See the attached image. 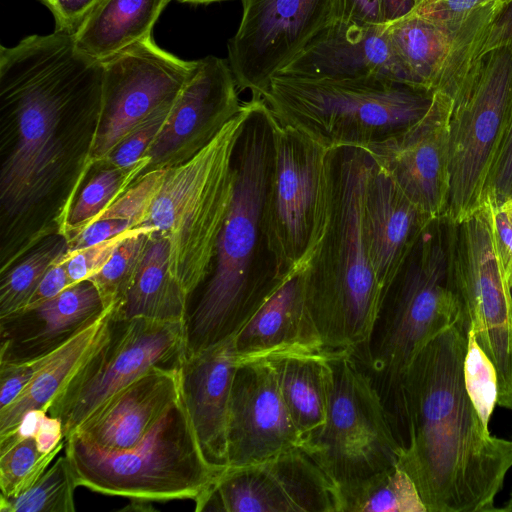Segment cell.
<instances>
[{
    "label": "cell",
    "instance_id": "6da1fadb",
    "mask_svg": "<svg viewBox=\"0 0 512 512\" xmlns=\"http://www.w3.org/2000/svg\"><path fill=\"white\" fill-rule=\"evenodd\" d=\"M103 63L54 30L0 47V274L62 235L93 169Z\"/></svg>",
    "mask_w": 512,
    "mask_h": 512
},
{
    "label": "cell",
    "instance_id": "7a4b0ae2",
    "mask_svg": "<svg viewBox=\"0 0 512 512\" xmlns=\"http://www.w3.org/2000/svg\"><path fill=\"white\" fill-rule=\"evenodd\" d=\"M469 328L461 315L419 350L399 383L398 466L427 512L498 511L495 498L512 468V441L484 427L465 387Z\"/></svg>",
    "mask_w": 512,
    "mask_h": 512
},
{
    "label": "cell",
    "instance_id": "3957f363",
    "mask_svg": "<svg viewBox=\"0 0 512 512\" xmlns=\"http://www.w3.org/2000/svg\"><path fill=\"white\" fill-rule=\"evenodd\" d=\"M251 102L235 150L234 193L214 264L187 310L186 354L233 337L287 277L277 269L264 223L272 159L270 110L260 97Z\"/></svg>",
    "mask_w": 512,
    "mask_h": 512
},
{
    "label": "cell",
    "instance_id": "277c9868",
    "mask_svg": "<svg viewBox=\"0 0 512 512\" xmlns=\"http://www.w3.org/2000/svg\"><path fill=\"white\" fill-rule=\"evenodd\" d=\"M373 160L361 148L331 151L329 204L322 235L300 270L308 314L325 350L362 349L382 290L368 254L364 202Z\"/></svg>",
    "mask_w": 512,
    "mask_h": 512
},
{
    "label": "cell",
    "instance_id": "5b68a950",
    "mask_svg": "<svg viewBox=\"0 0 512 512\" xmlns=\"http://www.w3.org/2000/svg\"><path fill=\"white\" fill-rule=\"evenodd\" d=\"M251 108V100L244 102L207 146L166 169L143 225L167 240L170 271L189 299L212 269L234 193L235 150Z\"/></svg>",
    "mask_w": 512,
    "mask_h": 512
},
{
    "label": "cell",
    "instance_id": "8992f818",
    "mask_svg": "<svg viewBox=\"0 0 512 512\" xmlns=\"http://www.w3.org/2000/svg\"><path fill=\"white\" fill-rule=\"evenodd\" d=\"M434 95L394 81L276 74L260 98L280 123L334 150L364 149L408 128L427 114Z\"/></svg>",
    "mask_w": 512,
    "mask_h": 512
},
{
    "label": "cell",
    "instance_id": "52a82bcc",
    "mask_svg": "<svg viewBox=\"0 0 512 512\" xmlns=\"http://www.w3.org/2000/svg\"><path fill=\"white\" fill-rule=\"evenodd\" d=\"M64 448L78 486L130 500L196 501L224 471L205 458L182 396L129 448L101 449L76 434Z\"/></svg>",
    "mask_w": 512,
    "mask_h": 512
},
{
    "label": "cell",
    "instance_id": "ba28073f",
    "mask_svg": "<svg viewBox=\"0 0 512 512\" xmlns=\"http://www.w3.org/2000/svg\"><path fill=\"white\" fill-rule=\"evenodd\" d=\"M324 423L302 448L334 486L341 505L378 475L398 465L403 447L394 420L353 351L329 350Z\"/></svg>",
    "mask_w": 512,
    "mask_h": 512
},
{
    "label": "cell",
    "instance_id": "9c48e42d",
    "mask_svg": "<svg viewBox=\"0 0 512 512\" xmlns=\"http://www.w3.org/2000/svg\"><path fill=\"white\" fill-rule=\"evenodd\" d=\"M430 229V228H429ZM429 229L384 293L357 359L378 376L394 413L401 377L419 350L462 315L444 247Z\"/></svg>",
    "mask_w": 512,
    "mask_h": 512
},
{
    "label": "cell",
    "instance_id": "30bf717a",
    "mask_svg": "<svg viewBox=\"0 0 512 512\" xmlns=\"http://www.w3.org/2000/svg\"><path fill=\"white\" fill-rule=\"evenodd\" d=\"M512 120V47L483 55L452 96L450 188L443 218L456 225L478 209Z\"/></svg>",
    "mask_w": 512,
    "mask_h": 512
},
{
    "label": "cell",
    "instance_id": "8fae6325",
    "mask_svg": "<svg viewBox=\"0 0 512 512\" xmlns=\"http://www.w3.org/2000/svg\"><path fill=\"white\" fill-rule=\"evenodd\" d=\"M270 124L272 159L264 223L277 269L286 277L304 267L322 235L332 150L280 123L271 111Z\"/></svg>",
    "mask_w": 512,
    "mask_h": 512
},
{
    "label": "cell",
    "instance_id": "7c38bea8",
    "mask_svg": "<svg viewBox=\"0 0 512 512\" xmlns=\"http://www.w3.org/2000/svg\"><path fill=\"white\" fill-rule=\"evenodd\" d=\"M456 226L449 274L476 340L492 361L498 405L512 410V291L494 235L491 201Z\"/></svg>",
    "mask_w": 512,
    "mask_h": 512
},
{
    "label": "cell",
    "instance_id": "4fadbf2b",
    "mask_svg": "<svg viewBox=\"0 0 512 512\" xmlns=\"http://www.w3.org/2000/svg\"><path fill=\"white\" fill-rule=\"evenodd\" d=\"M185 322L116 317L108 341L54 400L67 438L105 400L154 366H178L185 352Z\"/></svg>",
    "mask_w": 512,
    "mask_h": 512
},
{
    "label": "cell",
    "instance_id": "5bb4252c",
    "mask_svg": "<svg viewBox=\"0 0 512 512\" xmlns=\"http://www.w3.org/2000/svg\"><path fill=\"white\" fill-rule=\"evenodd\" d=\"M228 63L239 90L260 97L271 79L338 20V0H241Z\"/></svg>",
    "mask_w": 512,
    "mask_h": 512
},
{
    "label": "cell",
    "instance_id": "9a60e30c",
    "mask_svg": "<svg viewBox=\"0 0 512 512\" xmlns=\"http://www.w3.org/2000/svg\"><path fill=\"white\" fill-rule=\"evenodd\" d=\"M103 63V110L92 163L103 162L139 124L173 103L197 68L150 36Z\"/></svg>",
    "mask_w": 512,
    "mask_h": 512
},
{
    "label": "cell",
    "instance_id": "2e32d148",
    "mask_svg": "<svg viewBox=\"0 0 512 512\" xmlns=\"http://www.w3.org/2000/svg\"><path fill=\"white\" fill-rule=\"evenodd\" d=\"M194 502L198 512H338L333 484L302 447L227 467Z\"/></svg>",
    "mask_w": 512,
    "mask_h": 512
},
{
    "label": "cell",
    "instance_id": "e0dca14e",
    "mask_svg": "<svg viewBox=\"0 0 512 512\" xmlns=\"http://www.w3.org/2000/svg\"><path fill=\"white\" fill-rule=\"evenodd\" d=\"M452 98L435 91L427 114L408 128L364 148L421 211L442 218L450 188Z\"/></svg>",
    "mask_w": 512,
    "mask_h": 512
},
{
    "label": "cell",
    "instance_id": "ac0fdd59",
    "mask_svg": "<svg viewBox=\"0 0 512 512\" xmlns=\"http://www.w3.org/2000/svg\"><path fill=\"white\" fill-rule=\"evenodd\" d=\"M242 104L228 60L212 55L199 59L145 155L149 163L142 175L192 158L239 113Z\"/></svg>",
    "mask_w": 512,
    "mask_h": 512
},
{
    "label": "cell",
    "instance_id": "d6986e66",
    "mask_svg": "<svg viewBox=\"0 0 512 512\" xmlns=\"http://www.w3.org/2000/svg\"><path fill=\"white\" fill-rule=\"evenodd\" d=\"M302 444L270 360L265 356L240 360L229 402L227 467L256 464Z\"/></svg>",
    "mask_w": 512,
    "mask_h": 512
},
{
    "label": "cell",
    "instance_id": "ffe728a7",
    "mask_svg": "<svg viewBox=\"0 0 512 512\" xmlns=\"http://www.w3.org/2000/svg\"><path fill=\"white\" fill-rule=\"evenodd\" d=\"M278 74L309 79H376L416 86L393 48L386 24L359 26L336 21Z\"/></svg>",
    "mask_w": 512,
    "mask_h": 512
},
{
    "label": "cell",
    "instance_id": "44dd1931",
    "mask_svg": "<svg viewBox=\"0 0 512 512\" xmlns=\"http://www.w3.org/2000/svg\"><path fill=\"white\" fill-rule=\"evenodd\" d=\"M180 396L179 365L154 366L105 400L72 434L105 450L129 448Z\"/></svg>",
    "mask_w": 512,
    "mask_h": 512
},
{
    "label": "cell",
    "instance_id": "7402d4cb",
    "mask_svg": "<svg viewBox=\"0 0 512 512\" xmlns=\"http://www.w3.org/2000/svg\"><path fill=\"white\" fill-rule=\"evenodd\" d=\"M239 357L234 336L179 361L181 396L207 461L227 468V424Z\"/></svg>",
    "mask_w": 512,
    "mask_h": 512
},
{
    "label": "cell",
    "instance_id": "603a6c76",
    "mask_svg": "<svg viewBox=\"0 0 512 512\" xmlns=\"http://www.w3.org/2000/svg\"><path fill=\"white\" fill-rule=\"evenodd\" d=\"M434 222L373 161L365 193L364 233L382 298Z\"/></svg>",
    "mask_w": 512,
    "mask_h": 512
},
{
    "label": "cell",
    "instance_id": "cb8c5ba5",
    "mask_svg": "<svg viewBox=\"0 0 512 512\" xmlns=\"http://www.w3.org/2000/svg\"><path fill=\"white\" fill-rule=\"evenodd\" d=\"M104 310L96 286L83 280L35 308L0 319V364L57 350Z\"/></svg>",
    "mask_w": 512,
    "mask_h": 512
},
{
    "label": "cell",
    "instance_id": "d4e9b609",
    "mask_svg": "<svg viewBox=\"0 0 512 512\" xmlns=\"http://www.w3.org/2000/svg\"><path fill=\"white\" fill-rule=\"evenodd\" d=\"M240 360L287 350H325L305 307L300 271L289 274L234 335Z\"/></svg>",
    "mask_w": 512,
    "mask_h": 512
},
{
    "label": "cell",
    "instance_id": "484cf974",
    "mask_svg": "<svg viewBox=\"0 0 512 512\" xmlns=\"http://www.w3.org/2000/svg\"><path fill=\"white\" fill-rule=\"evenodd\" d=\"M115 312V307L106 308L59 347L22 393L0 410V438L13 433L29 413L47 412L54 400L108 341Z\"/></svg>",
    "mask_w": 512,
    "mask_h": 512
},
{
    "label": "cell",
    "instance_id": "4316f807",
    "mask_svg": "<svg viewBox=\"0 0 512 512\" xmlns=\"http://www.w3.org/2000/svg\"><path fill=\"white\" fill-rule=\"evenodd\" d=\"M170 0H100L74 34L76 48L105 61L152 36Z\"/></svg>",
    "mask_w": 512,
    "mask_h": 512
},
{
    "label": "cell",
    "instance_id": "83f0119b",
    "mask_svg": "<svg viewBox=\"0 0 512 512\" xmlns=\"http://www.w3.org/2000/svg\"><path fill=\"white\" fill-rule=\"evenodd\" d=\"M328 354L329 350H287L265 356L274 368L280 394L303 442L326 418Z\"/></svg>",
    "mask_w": 512,
    "mask_h": 512
},
{
    "label": "cell",
    "instance_id": "f1b7e54d",
    "mask_svg": "<svg viewBox=\"0 0 512 512\" xmlns=\"http://www.w3.org/2000/svg\"><path fill=\"white\" fill-rule=\"evenodd\" d=\"M188 304L189 297L170 271L168 242L154 231L116 317L185 322Z\"/></svg>",
    "mask_w": 512,
    "mask_h": 512
},
{
    "label": "cell",
    "instance_id": "f546056e",
    "mask_svg": "<svg viewBox=\"0 0 512 512\" xmlns=\"http://www.w3.org/2000/svg\"><path fill=\"white\" fill-rule=\"evenodd\" d=\"M503 47H512V0L479 7L451 33L436 91L452 98L470 67L483 55Z\"/></svg>",
    "mask_w": 512,
    "mask_h": 512
},
{
    "label": "cell",
    "instance_id": "4dcf8cb0",
    "mask_svg": "<svg viewBox=\"0 0 512 512\" xmlns=\"http://www.w3.org/2000/svg\"><path fill=\"white\" fill-rule=\"evenodd\" d=\"M386 26L393 48L415 85L436 91L451 33L414 13Z\"/></svg>",
    "mask_w": 512,
    "mask_h": 512
},
{
    "label": "cell",
    "instance_id": "1f68e13d",
    "mask_svg": "<svg viewBox=\"0 0 512 512\" xmlns=\"http://www.w3.org/2000/svg\"><path fill=\"white\" fill-rule=\"evenodd\" d=\"M149 159L131 167H117L102 162L94 165L80 189L66 220L63 236L71 239L90 225L143 174Z\"/></svg>",
    "mask_w": 512,
    "mask_h": 512
},
{
    "label": "cell",
    "instance_id": "d6a6232c",
    "mask_svg": "<svg viewBox=\"0 0 512 512\" xmlns=\"http://www.w3.org/2000/svg\"><path fill=\"white\" fill-rule=\"evenodd\" d=\"M67 250V240L63 235L50 236L0 274V319L26 308L50 265Z\"/></svg>",
    "mask_w": 512,
    "mask_h": 512
},
{
    "label": "cell",
    "instance_id": "836d02e7",
    "mask_svg": "<svg viewBox=\"0 0 512 512\" xmlns=\"http://www.w3.org/2000/svg\"><path fill=\"white\" fill-rule=\"evenodd\" d=\"M64 446L65 440L44 452L31 433L22 431L0 438V496L14 498L29 489Z\"/></svg>",
    "mask_w": 512,
    "mask_h": 512
},
{
    "label": "cell",
    "instance_id": "e575fe53",
    "mask_svg": "<svg viewBox=\"0 0 512 512\" xmlns=\"http://www.w3.org/2000/svg\"><path fill=\"white\" fill-rule=\"evenodd\" d=\"M78 487L72 464L65 454L47 468L26 491L14 498L0 497L1 512H74Z\"/></svg>",
    "mask_w": 512,
    "mask_h": 512
},
{
    "label": "cell",
    "instance_id": "d590c367",
    "mask_svg": "<svg viewBox=\"0 0 512 512\" xmlns=\"http://www.w3.org/2000/svg\"><path fill=\"white\" fill-rule=\"evenodd\" d=\"M340 512H427L416 484L398 465L347 499Z\"/></svg>",
    "mask_w": 512,
    "mask_h": 512
},
{
    "label": "cell",
    "instance_id": "8d00e7d4",
    "mask_svg": "<svg viewBox=\"0 0 512 512\" xmlns=\"http://www.w3.org/2000/svg\"><path fill=\"white\" fill-rule=\"evenodd\" d=\"M154 231L151 227L136 228L117 247L107 264L89 279L96 286L105 309H118L124 302Z\"/></svg>",
    "mask_w": 512,
    "mask_h": 512
},
{
    "label": "cell",
    "instance_id": "74e56055",
    "mask_svg": "<svg viewBox=\"0 0 512 512\" xmlns=\"http://www.w3.org/2000/svg\"><path fill=\"white\" fill-rule=\"evenodd\" d=\"M464 382L480 420L485 428L498 403V379L495 367L478 344L470 327L467 334V349L463 365Z\"/></svg>",
    "mask_w": 512,
    "mask_h": 512
},
{
    "label": "cell",
    "instance_id": "f35d334b",
    "mask_svg": "<svg viewBox=\"0 0 512 512\" xmlns=\"http://www.w3.org/2000/svg\"><path fill=\"white\" fill-rule=\"evenodd\" d=\"M165 173L166 169H159L142 175L94 221L121 219L130 221L134 227H143Z\"/></svg>",
    "mask_w": 512,
    "mask_h": 512
},
{
    "label": "cell",
    "instance_id": "ab89813d",
    "mask_svg": "<svg viewBox=\"0 0 512 512\" xmlns=\"http://www.w3.org/2000/svg\"><path fill=\"white\" fill-rule=\"evenodd\" d=\"M175 101L160 108L134 128L103 162L126 168L143 160L158 134L165 126Z\"/></svg>",
    "mask_w": 512,
    "mask_h": 512
},
{
    "label": "cell",
    "instance_id": "60d3db41",
    "mask_svg": "<svg viewBox=\"0 0 512 512\" xmlns=\"http://www.w3.org/2000/svg\"><path fill=\"white\" fill-rule=\"evenodd\" d=\"M135 229H130L108 240L85 248L72 251L67 250L65 254L67 271L72 282L75 284L83 280H89L97 274L110 260L117 247Z\"/></svg>",
    "mask_w": 512,
    "mask_h": 512
},
{
    "label": "cell",
    "instance_id": "b9f144b4",
    "mask_svg": "<svg viewBox=\"0 0 512 512\" xmlns=\"http://www.w3.org/2000/svg\"><path fill=\"white\" fill-rule=\"evenodd\" d=\"M493 1L422 0L413 13L452 33L473 11Z\"/></svg>",
    "mask_w": 512,
    "mask_h": 512
},
{
    "label": "cell",
    "instance_id": "7bdbcfd3",
    "mask_svg": "<svg viewBox=\"0 0 512 512\" xmlns=\"http://www.w3.org/2000/svg\"><path fill=\"white\" fill-rule=\"evenodd\" d=\"M55 352L26 361L0 364V410L22 393Z\"/></svg>",
    "mask_w": 512,
    "mask_h": 512
},
{
    "label": "cell",
    "instance_id": "ee69618b",
    "mask_svg": "<svg viewBox=\"0 0 512 512\" xmlns=\"http://www.w3.org/2000/svg\"><path fill=\"white\" fill-rule=\"evenodd\" d=\"M486 196L497 205L512 197V120L490 171Z\"/></svg>",
    "mask_w": 512,
    "mask_h": 512
},
{
    "label": "cell",
    "instance_id": "f6af8a7d",
    "mask_svg": "<svg viewBox=\"0 0 512 512\" xmlns=\"http://www.w3.org/2000/svg\"><path fill=\"white\" fill-rule=\"evenodd\" d=\"M53 15L55 30L75 34L100 0H39Z\"/></svg>",
    "mask_w": 512,
    "mask_h": 512
},
{
    "label": "cell",
    "instance_id": "bcb514c9",
    "mask_svg": "<svg viewBox=\"0 0 512 512\" xmlns=\"http://www.w3.org/2000/svg\"><path fill=\"white\" fill-rule=\"evenodd\" d=\"M65 254L66 252L50 265L24 310L35 308L45 303L74 284L67 271Z\"/></svg>",
    "mask_w": 512,
    "mask_h": 512
},
{
    "label": "cell",
    "instance_id": "7dc6e473",
    "mask_svg": "<svg viewBox=\"0 0 512 512\" xmlns=\"http://www.w3.org/2000/svg\"><path fill=\"white\" fill-rule=\"evenodd\" d=\"M137 228L127 220H96L77 235L67 240L68 250H77L108 240L130 229Z\"/></svg>",
    "mask_w": 512,
    "mask_h": 512
},
{
    "label": "cell",
    "instance_id": "c3c4849f",
    "mask_svg": "<svg viewBox=\"0 0 512 512\" xmlns=\"http://www.w3.org/2000/svg\"><path fill=\"white\" fill-rule=\"evenodd\" d=\"M337 21L359 26L382 25V0H338Z\"/></svg>",
    "mask_w": 512,
    "mask_h": 512
},
{
    "label": "cell",
    "instance_id": "681fc988",
    "mask_svg": "<svg viewBox=\"0 0 512 512\" xmlns=\"http://www.w3.org/2000/svg\"><path fill=\"white\" fill-rule=\"evenodd\" d=\"M488 198L491 201L492 222L498 253L512 291V227L500 207L490 197Z\"/></svg>",
    "mask_w": 512,
    "mask_h": 512
},
{
    "label": "cell",
    "instance_id": "f907efd6",
    "mask_svg": "<svg viewBox=\"0 0 512 512\" xmlns=\"http://www.w3.org/2000/svg\"><path fill=\"white\" fill-rule=\"evenodd\" d=\"M422 0H382L384 24L412 14Z\"/></svg>",
    "mask_w": 512,
    "mask_h": 512
},
{
    "label": "cell",
    "instance_id": "816d5d0a",
    "mask_svg": "<svg viewBox=\"0 0 512 512\" xmlns=\"http://www.w3.org/2000/svg\"><path fill=\"white\" fill-rule=\"evenodd\" d=\"M512 227V197L498 205Z\"/></svg>",
    "mask_w": 512,
    "mask_h": 512
},
{
    "label": "cell",
    "instance_id": "f5cc1de1",
    "mask_svg": "<svg viewBox=\"0 0 512 512\" xmlns=\"http://www.w3.org/2000/svg\"><path fill=\"white\" fill-rule=\"evenodd\" d=\"M183 3H189V4H210L214 2H221V1H227V0H178Z\"/></svg>",
    "mask_w": 512,
    "mask_h": 512
},
{
    "label": "cell",
    "instance_id": "db71d44e",
    "mask_svg": "<svg viewBox=\"0 0 512 512\" xmlns=\"http://www.w3.org/2000/svg\"><path fill=\"white\" fill-rule=\"evenodd\" d=\"M501 511L512 512V493L510 495L509 500L506 502V505L500 509Z\"/></svg>",
    "mask_w": 512,
    "mask_h": 512
}]
</instances>
